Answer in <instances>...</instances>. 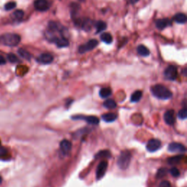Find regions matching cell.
I'll return each mask as SVG.
<instances>
[{
    "label": "cell",
    "instance_id": "1",
    "mask_svg": "<svg viewBox=\"0 0 187 187\" xmlns=\"http://www.w3.org/2000/svg\"><path fill=\"white\" fill-rule=\"evenodd\" d=\"M151 91L155 97L159 100H167L170 99L173 96V93L166 86L161 84H156L151 88Z\"/></svg>",
    "mask_w": 187,
    "mask_h": 187
},
{
    "label": "cell",
    "instance_id": "2",
    "mask_svg": "<svg viewBox=\"0 0 187 187\" xmlns=\"http://www.w3.org/2000/svg\"><path fill=\"white\" fill-rule=\"evenodd\" d=\"M21 42V37L18 34L7 33L0 37V44L9 47H14L18 45Z\"/></svg>",
    "mask_w": 187,
    "mask_h": 187
},
{
    "label": "cell",
    "instance_id": "3",
    "mask_svg": "<svg viewBox=\"0 0 187 187\" xmlns=\"http://www.w3.org/2000/svg\"><path fill=\"white\" fill-rule=\"evenodd\" d=\"M132 159V154L129 151L125 150L121 152L117 160V165L121 170H126L129 167Z\"/></svg>",
    "mask_w": 187,
    "mask_h": 187
},
{
    "label": "cell",
    "instance_id": "4",
    "mask_svg": "<svg viewBox=\"0 0 187 187\" xmlns=\"http://www.w3.org/2000/svg\"><path fill=\"white\" fill-rule=\"evenodd\" d=\"M164 78L168 81H176L178 78V69L173 65H170L166 68L164 72Z\"/></svg>",
    "mask_w": 187,
    "mask_h": 187
},
{
    "label": "cell",
    "instance_id": "5",
    "mask_svg": "<svg viewBox=\"0 0 187 187\" xmlns=\"http://www.w3.org/2000/svg\"><path fill=\"white\" fill-rule=\"evenodd\" d=\"M98 43L99 42H98L97 40H94V39L90 40L89 41H88L85 44H83V45H81L79 47V49H78V51H79L80 54H85V53L90 51L95 48L98 45Z\"/></svg>",
    "mask_w": 187,
    "mask_h": 187
},
{
    "label": "cell",
    "instance_id": "6",
    "mask_svg": "<svg viewBox=\"0 0 187 187\" xmlns=\"http://www.w3.org/2000/svg\"><path fill=\"white\" fill-rule=\"evenodd\" d=\"M51 2L49 0H35L34 2L35 10L37 11L45 12L49 10Z\"/></svg>",
    "mask_w": 187,
    "mask_h": 187
},
{
    "label": "cell",
    "instance_id": "7",
    "mask_svg": "<svg viewBox=\"0 0 187 187\" xmlns=\"http://www.w3.org/2000/svg\"><path fill=\"white\" fill-rule=\"evenodd\" d=\"M72 119L74 120H83L87 122L89 124L97 125L100 123V119L97 116H93V115H75V116L72 117Z\"/></svg>",
    "mask_w": 187,
    "mask_h": 187
},
{
    "label": "cell",
    "instance_id": "8",
    "mask_svg": "<svg viewBox=\"0 0 187 187\" xmlns=\"http://www.w3.org/2000/svg\"><path fill=\"white\" fill-rule=\"evenodd\" d=\"M75 25L81 27L83 30L86 31H89L91 29V26H92V21L90 20L89 18H77L75 21Z\"/></svg>",
    "mask_w": 187,
    "mask_h": 187
},
{
    "label": "cell",
    "instance_id": "9",
    "mask_svg": "<svg viewBox=\"0 0 187 187\" xmlns=\"http://www.w3.org/2000/svg\"><path fill=\"white\" fill-rule=\"evenodd\" d=\"M108 163L106 160H103L100 161V164H98L97 168V172H96V176H97V179L100 180L101 178H103L105 175L107 169H108Z\"/></svg>",
    "mask_w": 187,
    "mask_h": 187
},
{
    "label": "cell",
    "instance_id": "10",
    "mask_svg": "<svg viewBox=\"0 0 187 187\" xmlns=\"http://www.w3.org/2000/svg\"><path fill=\"white\" fill-rule=\"evenodd\" d=\"M161 146V141L158 139H151L146 145V149L149 152H155L158 151Z\"/></svg>",
    "mask_w": 187,
    "mask_h": 187
},
{
    "label": "cell",
    "instance_id": "11",
    "mask_svg": "<svg viewBox=\"0 0 187 187\" xmlns=\"http://www.w3.org/2000/svg\"><path fill=\"white\" fill-rule=\"evenodd\" d=\"M168 151L172 153H181L183 154L186 151V149L185 146L179 143H172L168 146Z\"/></svg>",
    "mask_w": 187,
    "mask_h": 187
},
{
    "label": "cell",
    "instance_id": "12",
    "mask_svg": "<svg viewBox=\"0 0 187 187\" xmlns=\"http://www.w3.org/2000/svg\"><path fill=\"white\" fill-rule=\"evenodd\" d=\"M164 120L167 124L172 126L176 122V118H175V111L173 110H168L164 114Z\"/></svg>",
    "mask_w": 187,
    "mask_h": 187
},
{
    "label": "cell",
    "instance_id": "13",
    "mask_svg": "<svg viewBox=\"0 0 187 187\" xmlns=\"http://www.w3.org/2000/svg\"><path fill=\"white\" fill-rule=\"evenodd\" d=\"M37 61L40 64H51L54 61V57L51 54L48 53H44V54H40L38 58L37 59Z\"/></svg>",
    "mask_w": 187,
    "mask_h": 187
},
{
    "label": "cell",
    "instance_id": "14",
    "mask_svg": "<svg viewBox=\"0 0 187 187\" xmlns=\"http://www.w3.org/2000/svg\"><path fill=\"white\" fill-rule=\"evenodd\" d=\"M60 149L64 155H67L72 149V143L68 140H63L60 143Z\"/></svg>",
    "mask_w": 187,
    "mask_h": 187
},
{
    "label": "cell",
    "instance_id": "15",
    "mask_svg": "<svg viewBox=\"0 0 187 187\" xmlns=\"http://www.w3.org/2000/svg\"><path fill=\"white\" fill-rule=\"evenodd\" d=\"M170 25L171 21L168 18H161V19H158L156 21V27L159 30H163Z\"/></svg>",
    "mask_w": 187,
    "mask_h": 187
},
{
    "label": "cell",
    "instance_id": "16",
    "mask_svg": "<svg viewBox=\"0 0 187 187\" xmlns=\"http://www.w3.org/2000/svg\"><path fill=\"white\" fill-rule=\"evenodd\" d=\"M102 118L104 121L107 123H111V122L115 121L117 118V115L113 113H108L106 114H103L102 115Z\"/></svg>",
    "mask_w": 187,
    "mask_h": 187
},
{
    "label": "cell",
    "instance_id": "17",
    "mask_svg": "<svg viewBox=\"0 0 187 187\" xmlns=\"http://www.w3.org/2000/svg\"><path fill=\"white\" fill-rule=\"evenodd\" d=\"M111 157V153L108 150H103L100 151L94 156L95 159H102V158H105V159H110Z\"/></svg>",
    "mask_w": 187,
    "mask_h": 187
},
{
    "label": "cell",
    "instance_id": "18",
    "mask_svg": "<svg viewBox=\"0 0 187 187\" xmlns=\"http://www.w3.org/2000/svg\"><path fill=\"white\" fill-rule=\"evenodd\" d=\"M173 20L178 23H185L187 21V17L184 13H177L173 16Z\"/></svg>",
    "mask_w": 187,
    "mask_h": 187
},
{
    "label": "cell",
    "instance_id": "19",
    "mask_svg": "<svg viewBox=\"0 0 187 187\" xmlns=\"http://www.w3.org/2000/svg\"><path fill=\"white\" fill-rule=\"evenodd\" d=\"M183 157V155H177L172 156L167 159V163L170 165H176V164H179L181 162L182 158Z\"/></svg>",
    "mask_w": 187,
    "mask_h": 187
},
{
    "label": "cell",
    "instance_id": "20",
    "mask_svg": "<svg viewBox=\"0 0 187 187\" xmlns=\"http://www.w3.org/2000/svg\"><path fill=\"white\" fill-rule=\"evenodd\" d=\"M137 51L139 55L142 56V57H148L150 54V51L149 50L148 48H146L143 45H139L137 48Z\"/></svg>",
    "mask_w": 187,
    "mask_h": 187
},
{
    "label": "cell",
    "instance_id": "21",
    "mask_svg": "<svg viewBox=\"0 0 187 187\" xmlns=\"http://www.w3.org/2000/svg\"><path fill=\"white\" fill-rule=\"evenodd\" d=\"M100 96L103 99H106L112 94V91L110 88H103L100 90Z\"/></svg>",
    "mask_w": 187,
    "mask_h": 187
},
{
    "label": "cell",
    "instance_id": "22",
    "mask_svg": "<svg viewBox=\"0 0 187 187\" xmlns=\"http://www.w3.org/2000/svg\"><path fill=\"white\" fill-rule=\"evenodd\" d=\"M142 96H143L142 91L137 90V91H135V92L132 94V96H131L130 99L131 102H132V103H137V102L140 101L141 98H142Z\"/></svg>",
    "mask_w": 187,
    "mask_h": 187
},
{
    "label": "cell",
    "instance_id": "23",
    "mask_svg": "<svg viewBox=\"0 0 187 187\" xmlns=\"http://www.w3.org/2000/svg\"><path fill=\"white\" fill-rule=\"evenodd\" d=\"M116 105H117L116 103H115L114 100H111V99H108V100H105V101L104 102V103H103V106H104L105 108L109 109V110L114 109V108H116Z\"/></svg>",
    "mask_w": 187,
    "mask_h": 187
},
{
    "label": "cell",
    "instance_id": "24",
    "mask_svg": "<svg viewBox=\"0 0 187 187\" xmlns=\"http://www.w3.org/2000/svg\"><path fill=\"white\" fill-rule=\"evenodd\" d=\"M18 53L23 59H26V60L30 61L32 59V55L30 54V53H29L27 51L25 50L23 48H19L18 50Z\"/></svg>",
    "mask_w": 187,
    "mask_h": 187
},
{
    "label": "cell",
    "instance_id": "25",
    "mask_svg": "<svg viewBox=\"0 0 187 187\" xmlns=\"http://www.w3.org/2000/svg\"><path fill=\"white\" fill-rule=\"evenodd\" d=\"M95 27L97 29V33H99L107 28V23L103 21H98L95 23Z\"/></svg>",
    "mask_w": 187,
    "mask_h": 187
},
{
    "label": "cell",
    "instance_id": "26",
    "mask_svg": "<svg viewBox=\"0 0 187 187\" xmlns=\"http://www.w3.org/2000/svg\"><path fill=\"white\" fill-rule=\"evenodd\" d=\"M100 39L102 40V41L107 44H110L113 42V37L110 33H103L100 36Z\"/></svg>",
    "mask_w": 187,
    "mask_h": 187
},
{
    "label": "cell",
    "instance_id": "27",
    "mask_svg": "<svg viewBox=\"0 0 187 187\" xmlns=\"http://www.w3.org/2000/svg\"><path fill=\"white\" fill-rule=\"evenodd\" d=\"M167 173H168V170L167 168L165 167L160 168V169L158 170L157 173H156V178H159H159H163V177L165 176L167 174Z\"/></svg>",
    "mask_w": 187,
    "mask_h": 187
},
{
    "label": "cell",
    "instance_id": "28",
    "mask_svg": "<svg viewBox=\"0 0 187 187\" xmlns=\"http://www.w3.org/2000/svg\"><path fill=\"white\" fill-rule=\"evenodd\" d=\"M178 118L181 120H184L187 118V109L186 108H182L181 110H179L178 113Z\"/></svg>",
    "mask_w": 187,
    "mask_h": 187
},
{
    "label": "cell",
    "instance_id": "29",
    "mask_svg": "<svg viewBox=\"0 0 187 187\" xmlns=\"http://www.w3.org/2000/svg\"><path fill=\"white\" fill-rule=\"evenodd\" d=\"M23 16H24V13L21 10H18V11H16L13 13V16L17 20H21Z\"/></svg>",
    "mask_w": 187,
    "mask_h": 187
},
{
    "label": "cell",
    "instance_id": "30",
    "mask_svg": "<svg viewBox=\"0 0 187 187\" xmlns=\"http://www.w3.org/2000/svg\"><path fill=\"white\" fill-rule=\"evenodd\" d=\"M8 61L11 63H17L19 62V59H18V57L13 54H8Z\"/></svg>",
    "mask_w": 187,
    "mask_h": 187
},
{
    "label": "cell",
    "instance_id": "31",
    "mask_svg": "<svg viewBox=\"0 0 187 187\" xmlns=\"http://www.w3.org/2000/svg\"><path fill=\"white\" fill-rule=\"evenodd\" d=\"M170 174L172 175V176H173V177H175V178H177V177H178L180 176L179 170H178L177 167H172L170 169Z\"/></svg>",
    "mask_w": 187,
    "mask_h": 187
},
{
    "label": "cell",
    "instance_id": "32",
    "mask_svg": "<svg viewBox=\"0 0 187 187\" xmlns=\"http://www.w3.org/2000/svg\"><path fill=\"white\" fill-rule=\"evenodd\" d=\"M16 6V3L14 2H10L7 3L5 6V8L6 11H11V10L14 9Z\"/></svg>",
    "mask_w": 187,
    "mask_h": 187
},
{
    "label": "cell",
    "instance_id": "33",
    "mask_svg": "<svg viewBox=\"0 0 187 187\" xmlns=\"http://www.w3.org/2000/svg\"><path fill=\"white\" fill-rule=\"evenodd\" d=\"M7 154H8V151H7L5 148L0 146V156H6Z\"/></svg>",
    "mask_w": 187,
    "mask_h": 187
},
{
    "label": "cell",
    "instance_id": "34",
    "mask_svg": "<svg viewBox=\"0 0 187 187\" xmlns=\"http://www.w3.org/2000/svg\"><path fill=\"white\" fill-rule=\"evenodd\" d=\"M170 183L168 181H163L162 182H161L160 185H159V187H170Z\"/></svg>",
    "mask_w": 187,
    "mask_h": 187
},
{
    "label": "cell",
    "instance_id": "35",
    "mask_svg": "<svg viewBox=\"0 0 187 187\" xmlns=\"http://www.w3.org/2000/svg\"><path fill=\"white\" fill-rule=\"evenodd\" d=\"M6 63L5 59V58L2 57V55H0V65H2V64H5Z\"/></svg>",
    "mask_w": 187,
    "mask_h": 187
},
{
    "label": "cell",
    "instance_id": "36",
    "mask_svg": "<svg viewBox=\"0 0 187 187\" xmlns=\"http://www.w3.org/2000/svg\"><path fill=\"white\" fill-rule=\"evenodd\" d=\"M130 1L131 4L134 5V4H136L137 2H138L139 0H130Z\"/></svg>",
    "mask_w": 187,
    "mask_h": 187
},
{
    "label": "cell",
    "instance_id": "37",
    "mask_svg": "<svg viewBox=\"0 0 187 187\" xmlns=\"http://www.w3.org/2000/svg\"><path fill=\"white\" fill-rule=\"evenodd\" d=\"M2 177L0 176V184L2 183Z\"/></svg>",
    "mask_w": 187,
    "mask_h": 187
},
{
    "label": "cell",
    "instance_id": "38",
    "mask_svg": "<svg viewBox=\"0 0 187 187\" xmlns=\"http://www.w3.org/2000/svg\"><path fill=\"white\" fill-rule=\"evenodd\" d=\"M79 1H81V2H85V0H79Z\"/></svg>",
    "mask_w": 187,
    "mask_h": 187
}]
</instances>
